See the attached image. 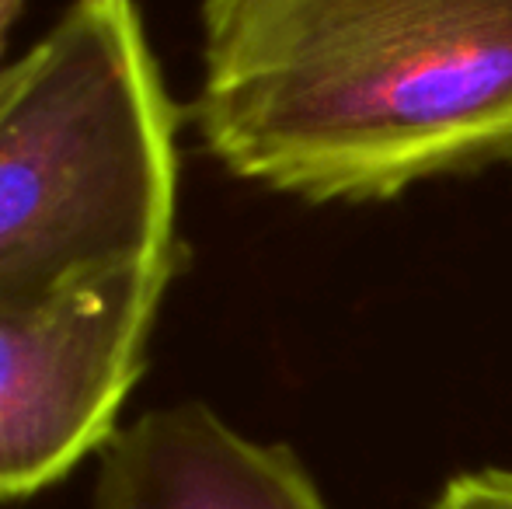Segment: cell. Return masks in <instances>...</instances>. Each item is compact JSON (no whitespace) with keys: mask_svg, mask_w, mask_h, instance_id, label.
Here are the masks:
<instances>
[{"mask_svg":"<svg viewBox=\"0 0 512 509\" xmlns=\"http://www.w3.org/2000/svg\"><path fill=\"white\" fill-rule=\"evenodd\" d=\"M209 157L307 203L512 157V0H203Z\"/></svg>","mask_w":512,"mask_h":509,"instance_id":"6da1fadb","label":"cell"},{"mask_svg":"<svg viewBox=\"0 0 512 509\" xmlns=\"http://www.w3.org/2000/svg\"><path fill=\"white\" fill-rule=\"evenodd\" d=\"M178 123L140 0H70L0 70V304L182 245Z\"/></svg>","mask_w":512,"mask_h":509,"instance_id":"7a4b0ae2","label":"cell"},{"mask_svg":"<svg viewBox=\"0 0 512 509\" xmlns=\"http://www.w3.org/2000/svg\"><path fill=\"white\" fill-rule=\"evenodd\" d=\"M185 245L0 304V503L39 496L119 429Z\"/></svg>","mask_w":512,"mask_h":509,"instance_id":"3957f363","label":"cell"},{"mask_svg":"<svg viewBox=\"0 0 512 509\" xmlns=\"http://www.w3.org/2000/svg\"><path fill=\"white\" fill-rule=\"evenodd\" d=\"M91 509H328L286 443L237 433L203 401L150 408L98 454Z\"/></svg>","mask_w":512,"mask_h":509,"instance_id":"277c9868","label":"cell"},{"mask_svg":"<svg viewBox=\"0 0 512 509\" xmlns=\"http://www.w3.org/2000/svg\"><path fill=\"white\" fill-rule=\"evenodd\" d=\"M432 509H512V471L481 468L453 475Z\"/></svg>","mask_w":512,"mask_h":509,"instance_id":"5b68a950","label":"cell"},{"mask_svg":"<svg viewBox=\"0 0 512 509\" xmlns=\"http://www.w3.org/2000/svg\"><path fill=\"white\" fill-rule=\"evenodd\" d=\"M21 7H25V0H0V53H4L7 35H11V25L21 14Z\"/></svg>","mask_w":512,"mask_h":509,"instance_id":"8992f818","label":"cell"}]
</instances>
